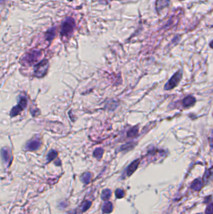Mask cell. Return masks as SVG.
Listing matches in <instances>:
<instances>
[{"mask_svg": "<svg viewBox=\"0 0 213 214\" xmlns=\"http://www.w3.org/2000/svg\"><path fill=\"white\" fill-rule=\"evenodd\" d=\"M140 160L139 159H137L135 161H133L131 164L129 165L127 169V175L128 176H131L134 172L135 171V170L137 169L138 167L140 164Z\"/></svg>", "mask_w": 213, "mask_h": 214, "instance_id": "obj_6", "label": "cell"}, {"mask_svg": "<svg viewBox=\"0 0 213 214\" xmlns=\"http://www.w3.org/2000/svg\"><path fill=\"white\" fill-rule=\"evenodd\" d=\"M68 1H73V0H68Z\"/></svg>", "mask_w": 213, "mask_h": 214, "instance_id": "obj_27", "label": "cell"}, {"mask_svg": "<svg viewBox=\"0 0 213 214\" xmlns=\"http://www.w3.org/2000/svg\"><path fill=\"white\" fill-rule=\"evenodd\" d=\"M102 210L106 213H109L113 211V205L110 202H106L102 207Z\"/></svg>", "mask_w": 213, "mask_h": 214, "instance_id": "obj_10", "label": "cell"}, {"mask_svg": "<svg viewBox=\"0 0 213 214\" xmlns=\"http://www.w3.org/2000/svg\"><path fill=\"white\" fill-rule=\"evenodd\" d=\"M49 68V62L47 60H43L35 66L34 74L38 78L43 77L47 72Z\"/></svg>", "mask_w": 213, "mask_h": 214, "instance_id": "obj_2", "label": "cell"}, {"mask_svg": "<svg viewBox=\"0 0 213 214\" xmlns=\"http://www.w3.org/2000/svg\"><path fill=\"white\" fill-rule=\"evenodd\" d=\"M91 179V174L90 172H86V173L83 174V175L81 176V181L85 184H89L90 182Z\"/></svg>", "mask_w": 213, "mask_h": 214, "instance_id": "obj_14", "label": "cell"}, {"mask_svg": "<svg viewBox=\"0 0 213 214\" xmlns=\"http://www.w3.org/2000/svg\"><path fill=\"white\" fill-rule=\"evenodd\" d=\"M41 145V142L38 140H33L28 142L26 145L25 148L28 151H35L37 150L39 148Z\"/></svg>", "mask_w": 213, "mask_h": 214, "instance_id": "obj_5", "label": "cell"}, {"mask_svg": "<svg viewBox=\"0 0 213 214\" xmlns=\"http://www.w3.org/2000/svg\"><path fill=\"white\" fill-rule=\"evenodd\" d=\"M116 196L118 198H121L124 196V192L122 189H117L115 192Z\"/></svg>", "mask_w": 213, "mask_h": 214, "instance_id": "obj_21", "label": "cell"}, {"mask_svg": "<svg viewBox=\"0 0 213 214\" xmlns=\"http://www.w3.org/2000/svg\"><path fill=\"white\" fill-rule=\"evenodd\" d=\"M23 110H24V108H23L19 103H18L16 106H13L12 109L11 110L10 113L11 117H15V116L18 115V114H20V113H21V111H22Z\"/></svg>", "mask_w": 213, "mask_h": 214, "instance_id": "obj_9", "label": "cell"}, {"mask_svg": "<svg viewBox=\"0 0 213 214\" xmlns=\"http://www.w3.org/2000/svg\"><path fill=\"white\" fill-rule=\"evenodd\" d=\"M69 214H81V213L80 212H79L78 210H75V211H74V212L70 213Z\"/></svg>", "mask_w": 213, "mask_h": 214, "instance_id": "obj_25", "label": "cell"}, {"mask_svg": "<svg viewBox=\"0 0 213 214\" xmlns=\"http://www.w3.org/2000/svg\"><path fill=\"white\" fill-rule=\"evenodd\" d=\"M209 46H210V47H211V48H212V49H213V40L211 41V43H210V44H209Z\"/></svg>", "mask_w": 213, "mask_h": 214, "instance_id": "obj_26", "label": "cell"}, {"mask_svg": "<svg viewBox=\"0 0 213 214\" xmlns=\"http://www.w3.org/2000/svg\"><path fill=\"white\" fill-rule=\"evenodd\" d=\"M104 153V150L101 148H97L93 152V156L98 160H100Z\"/></svg>", "mask_w": 213, "mask_h": 214, "instance_id": "obj_12", "label": "cell"}, {"mask_svg": "<svg viewBox=\"0 0 213 214\" xmlns=\"http://www.w3.org/2000/svg\"><path fill=\"white\" fill-rule=\"evenodd\" d=\"M196 98L193 96H188L184 98L183 101V105L184 107H189L194 105L196 103Z\"/></svg>", "mask_w": 213, "mask_h": 214, "instance_id": "obj_7", "label": "cell"}, {"mask_svg": "<svg viewBox=\"0 0 213 214\" xmlns=\"http://www.w3.org/2000/svg\"><path fill=\"white\" fill-rule=\"evenodd\" d=\"M182 78V72L181 70L176 72L174 75L172 76L169 81L166 83L164 85V90H170L173 88H175L178 85L179 82L181 81Z\"/></svg>", "mask_w": 213, "mask_h": 214, "instance_id": "obj_3", "label": "cell"}, {"mask_svg": "<svg viewBox=\"0 0 213 214\" xmlns=\"http://www.w3.org/2000/svg\"><path fill=\"white\" fill-rule=\"evenodd\" d=\"M135 144L134 143H132V142H129V143H127L126 144H124V145H122L121 147V148H120V150L121 151H124V150H131L132 149V148L135 147Z\"/></svg>", "mask_w": 213, "mask_h": 214, "instance_id": "obj_17", "label": "cell"}, {"mask_svg": "<svg viewBox=\"0 0 213 214\" xmlns=\"http://www.w3.org/2000/svg\"><path fill=\"white\" fill-rule=\"evenodd\" d=\"M18 103H19L23 107V108L25 109L26 107V106H27V104H28V102H27V100L26 98V97H25V96L20 97Z\"/></svg>", "mask_w": 213, "mask_h": 214, "instance_id": "obj_19", "label": "cell"}, {"mask_svg": "<svg viewBox=\"0 0 213 214\" xmlns=\"http://www.w3.org/2000/svg\"><path fill=\"white\" fill-rule=\"evenodd\" d=\"M193 189L195 190H199L202 187V182L200 179H196L192 184Z\"/></svg>", "mask_w": 213, "mask_h": 214, "instance_id": "obj_16", "label": "cell"}, {"mask_svg": "<svg viewBox=\"0 0 213 214\" xmlns=\"http://www.w3.org/2000/svg\"><path fill=\"white\" fill-rule=\"evenodd\" d=\"M41 55V53L39 51H32L30 53H29L28 54H27L26 56L25 57V61L27 63H33L35 62H36L38 60Z\"/></svg>", "mask_w": 213, "mask_h": 214, "instance_id": "obj_4", "label": "cell"}, {"mask_svg": "<svg viewBox=\"0 0 213 214\" xmlns=\"http://www.w3.org/2000/svg\"><path fill=\"white\" fill-rule=\"evenodd\" d=\"M91 202L90 201H85L84 203H83V205H82V211L83 212H85L86 210H88V209L90 208V207H91Z\"/></svg>", "mask_w": 213, "mask_h": 214, "instance_id": "obj_20", "label": "cell"}, {"mask_svg": "<svg viewBox=\"0 0 213 214\" xmlns=\"http://www.w3.org/2000/svg\"><path fill=\"white\" fill-rule=\"evenodd\" d=\"M1 155L4 161L5 162H8L9 159H10V154H9L8 151L5 148H3L1 150Z\"/></svg>", "mask_w": 213, "mask_h": 214, "instance_id": "obj_18", "label": "cell"}, {"mask_svg": "<svg viewBox=\"0 0 213 214\" xmlns=\"http://www.w3.org/2000/svg\"><path fill=\"white\" fill-rule=\"evenodd\" d=\"M206 214H213V203L209 205L206 208Z\"/></svg>", "mask_w": 213, "mask_h": 214, "instance_id": "obj_22", "label": "cell"}, {"mask_svg": "<svg viewBox=\"0 0 213 214\" xmlns=\"http://www.w3.org/2000/svg\"><path fill=\"white\" fill-rule=\"evenodd\" d=\"M76 27V21L71 17H67L61 23V35L68 37L72 35Z\"/></svg>", "mask_w": 213, "mask_h": 214, "instance_id": "obj_1", "label": "cell"}, {"mask_svg": "<svg viewBox=\"0 0 213 214\" xmlns=\"http://www.w3.org/2000/svg\"><path fill=\"white\" fill-rule=\"evenodd\" d=\"M181 1H182V0H181Z\"/></svg>", "mask_w": 213, "mask_h": 214, "instance_id": "obj_28", "label": "cell"}, {"mask_svg": "<svg viewBox=\"0 0 213 214\" xmlns=\"http://www.w3.org/2000/svg\"><path fill=\"white\" fill-rule=\"evenodd\" d=\"M210 145L212 148H213V132L212 134V136L210 138Z\"/></svg>", "mask_w": 213, "mask_h": 214, "instance_id": "obj_24", "label": "cell"}, {"mask_svg": "<svg viewBox=\"0 0 213 214\" xmlns=\"http://www.w3.org/2000/svg\"><path fill=\"white\" fill-rule=\"evenodd\" d=\"M111 195V191L109 189H104L101 193V198L103 201H108Z\"/></svg>", "mask_w": 213, "mask_h": 214, "instance_id": "obj_13", "label": "cell"}, {"mask_svg": "<svg viewBox=\"0 0 213 214\" xmlns=\"http://www.w3.org/2000/svg\"><path fill=\"white\" fill-rule=\"evenodd\" d=\"M58 156V152L57 151L54 150H51V151H49V152L48 153V154L47 155V160L48 162H51L52 160H53L55 158H56Z\"/></svg>", "mask_w": 213, "mask_h": 214, "instance_id": "obj_15", "label": "cell"}, {"mask_svg": "<svg viewBox=\"0 0 213 214\" xmlns=\"http://www.w3.org/2000/svg\"><path fill=\"white\" fill-rule=\"evenodd\" d=\"M98 2L101 4H108L109 3H110L111 1H112L113 0H98Z\"/></svg>", "mask_w": 213, "mask_h": 214, "instance_id": "obj_23", "label": "cell"}, {"mask_svg": "<svg viewBox=\"0 0 213 214\" xmlns=\"http://www.w3.org/2000/svg\"><path fill=\"white\" fill-rule=\"evenodd\" d=\"M138 135V127H134L129 130L127 133V136L129 138H133Z\"/></svg>", "mask_w": 213, "mask_h": 214, "instance_id": "obj_11", "label": "cell"}, {"mask_svg": "<svg viewBox=\"0 0 213 214\" xmlns=\"http://www.w3.org/2000/svg\"><path fill=\"white\" fill-rule=\"evenodd\" d=\"M55 36H56V27H53L49 29L45 33V38L47 41H52Z\"/></svg>", "mask_w": 213, "mask_h": 214, "instance_id": "obj_8", "label": "cell"}]
</instances>
